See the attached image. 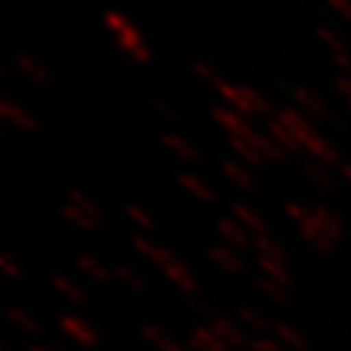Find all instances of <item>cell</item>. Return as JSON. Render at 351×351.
Here are the masks:
<instances>
[{"label": "cell", "mask_w": 351, "mask_h": 351, "mask_svg": "<svg viewBox=\"0 0 351 351\" xmlns=\"http://www.w3.org/2000/svg\"><path fill=\"white\" fill-rule=\"evenodd\" d=\"M219 96L228 103L230 110L240 112L242 117H263L271 112V103L261 94V91L251 89L240 82H223L219 89Z\"/></svg>", "instance_id": "2"}, {"label": "cell", "mask_w": 351, "mask_h": 351, "mask_svg": "<svg viewBox=\"0 0 351 351\" xmlns=\"http://www.w3.org/2000/svg\"><path fill=\"white\" fill-rule=\"evenodd\" d=\"M213 119L228 132V137H247L254 125L247 121V117H242L240 112L230 108H213Z\"/></svg>", "instance_id": "7"}, {"label": "cell", "mask_w": 351, "mask_h": 351, "mask_svg": "<svg viewBox=\"0 0 351 351\" xmlns=\"http://www.w3.org/2000/svg\"><path fill=\"white\" fill-rule=\"evenodd\" d=\"M0 269H3V274H5V278H10V280H16V278H21V267H19V263L14 261L12 256H0Z\"/></svg>", "instance_id": "40"}, {"label": "cell", "mask_w": 351, "mask_h": 351, "mask_svg": "<svg viewBox=\"0 0 351 351\" xmlns=\"http://www.w3.org/2000/svg\"><path fill=\"white\" fill-rule=\"evenodd\" d=\"M235 315L242 324H247L249 328H254V331H265V328L269 326L265 319V315L261 311H256V308H251V306H240L235 311Z\"/></svg>", "instance_id": "35"}, {"label": "cell", "mask_w": 351, "mask_h": 351, "mask_svg": "<svg viewBox=\"0 0 351 351\" xmlns=\"http://www.w3.org/2000/svg\"><path fill=\"white\" fill-rule=\"evenodd\" d=\"M69 203H73L75 208L85 210L87 215L96 217V219H101V208H98V203L87 196L85 192H80V189H69Z\"/></svg>", "instance_id": "36"}, {"label": "cell", "mask_w": 351, "mask_h": 351, "mask_svg": "<svg viewBox=\"0 0 351 351\" xmlns=\"http://www.w3.org/2000/svg\"><path fill=\"white\" fill-rule=\"evenodd\" d=\"M27 351H60V349H53V347H41V345H34V347H30Z\"/></svg>", "instance_id": "45"}, {"label": "cell", "mask_w": 351, "mask_h": 351, "mask_svg": "<svg viewBox=\"0 0 351 351\" xmlns=\"http://www.w3.org/2000/svg\"><path fill=\"white\" fill-rule=\"evenodd\" d=\"M210 328L217 333V338H219L223 345L228 349H240V347H247V338H244V333L237 328L235 322H230L226 317H210Z\"/></svg>", "instance_id": "13"}, {"label": "cell", "mask_w": 351, "mask_h": 351, "mask_svg": "<svg viewBox=\"0 0 351 351\" xmlns=\"http://www.w3.org/2000/svg\"><path fill=\"white\" fill-rule=\"evenodd\" d=\"M254 244L258 247V256H261V258H269V261L285 263V249L280 247V242L274 240L269 233L254 237Z\"/></svg>", "instance_id": "30"}, {"label": "cell", "mask_w": 351, "mask_h": 351, "mask_svg": "<svg viewBox=\"0 0 351 351\" xmlns=\"http://www.w3.org/2000/svg\"><path fill=\"white\" fill-rule=\"evenodd\" d=\"M62 217H64L69 223H73L75 228L87 230V233H91V230H96L98 226H101V219H96V217L87 215L85 210L75 208L73 203H69V201L64 203V206H62Z\"/></svg>", "instance_id": "26"}, {"label": "cell", "mask_w": 351, "mask_h": 351, "mask_svg": "<svg viewBox=\"0 0 351 351\" xmlns=\"http://www.w3.org/2000/svg\"><path fill=\"white\" fill-rule=\"evenodd\" d=\"M0 117H3L7 123H12L14 128H19L23 132H37L39 130L37 117L30 114V112H27L25 108H21V105L12 103L10 98H3V101H0Z\"/></svg>", "instance_id": "6"}, {"label": "cell", "mask_w": 351, "mask_h": 351, "mask_svg": "<svg viewBox=\"0 0 351 351\" xmlns=\"http://www.w3.org/2000/svg\"><path fill=\"white\" fill-rule=\"evenodd\" d=\"M75 265H78V269L85 274V276L96 280V283H108L110 276H114V271L94 256H80L78 261H75Z\"/></svg>", "instance_id": "25"}, {"label": "cell", "mask_w": 351, "mask_h": 351, "mask_svg": "<svg viewBox=\"0 0 351 351\" xmlns=\"http://www.w3.org/2000/svg\"><path fill=\"white\" fill-rule=\"evenodd\" d=\"M162 144H165V149H169L176 158L185 160V162H199V160H201L199 149H196V146L189 142L187 137L178 135V132H165Z\"/></svg>", "instance_id": "16"}, {"label": "cell", "mask_w": 351, "mask_h": 351, "mask_svg": "<svg viewBox=\"0 0 351 351\" xmlns=\"http://www.w3.org/2000/svg\"><path fill=\"white\" fill-rule=\"evenodd\" d=\"M340 173H342V178H345L349 185H351V165L349 162H342L340 165Z\"/></svg>", "instance_id": "44"}, {"label": "cell", "mask_w": 351, "mask_h": 351, "mask_svg": "<svg viewBox=\"0 0 351 351\" xmlns=\"http://www.w3.org/2000/svg\"><path fill=\"white\" fill-rule=\"evenodd\" d=\"M274 333H276L280 345H285L290 351H308V347H311L306 335L301 333L299 328L285 324V322H276V324H274Z\"/></svg>", "instance_id": "21"}, {"label": "cell", "mask_w": 351, "mask_h": 351, "mask_svg": "<svg viewBox=\"0 0 351 351\" xmlns=\"http://www.w3.org/2000/svg\"><path fill=\"white\" fill-rule=\"evenodd\" d=\"M256 283H258V290H261L267 299L278 301V304H285V301L290 299V287L280 285L278 280H274L269 276H261Z\"/></svg>", "instance_id": "32"}, {"label": "cell", "mask_w": 351, "mask_h": 351, "mask_svg": "<svg viewBox=\"0 0 351 351\" xmlns=\"http://www.w3.org/2000/svg\"><path fill=\"white\" fill-rule=\"evenodd\" d=\"M221 171L237 189H242V192H251V189L256 187L254 173H251L244 165L235 162V160H223V162H221Z\"/></svg>", "instance_id": "20"}, {"label": "cell", "mask_w": 351, "mask_h": 351, "mask_svg": "<svg viewBox=\"0 0 351 351\" xmlns=\"http://www.w3.org/2000/svg\"><path fill=\"white\" fill-rule=\"evenodd\" d=\"M208 258H210V263H215L217 267H219V269L228 271V274H240V271H244L242 258L237 256L233 249L221 247V244H215V247H210L208 249Z\"/></svg>", "instance_id": "19"}, {"label": "cell", "mask_w": 351, "mask_h": 351, "mask_svg": "<svg viewBox=\"0 0 351 351\" xmlns=\"http://www.w3.org/2000/svg\"><path fill=\"white\" fill-rule=\"evenodd\" d=\"M285 213L292 217L297 223H304L308 219V215H311V208L308 206H301V203H287L285 206Z\"/></svg>", "instance_id": "42"}, {"label": "cell", "mask_w": 351, "mask_h": 351, "mask_svg": "<svg viewBox=\"0 0 351 351\" xmlns=\"http://www.w3.org/2000/svg\"><path fill=\"white\" fill-rule=\"evenodd\" d=\"M228 142H230V149H233L237 156L244 160V162L256 165V167H263L265 165L263 156L247 142V139H242V137H228Z\"/></svg>", "instance_id": "34"}, {"label": "cell", "mask_w": 351, "mask_h": 351, "mask_svg": "<svg viewBox=\"0 0 351 351\" xmlns=\"http://www.w3.org/2000/svg\"><path fill=\"white\" fill-rule=\"evenodd\" d=\"M347 105H349V112H351V101H347Z\"/></svg>", "instance_id": "46"}, {"label": "cell", "mask_w": 351, "mask_h": 351, "mask_svg": "<svg viewBox=\"0 0 351 351\" xmlns=\"http://www.w3.org/2000/svg\"><path fill=\"white\" fill-rule=\"evenodd\" d=\"M269 137H271L274 142H276L285 153H287V151H290V153L304 151V149H301V144H299V139L294 137V132H292L290 128H285V125L280 123L278 119H274V121H269Z\"/></svg>", "instance_id": "27"}, {"label": "cell", "mask_w": 351, "mask_h": 351, "mask_svg": "<svg viewBox=\"0 0 351 351\" xmlns=\"http://www.w3.org/2000/svg\"><path fill=\"white\" fill-rule=\"evenodd\" d=\"M301 173L306 176V180L315 185L322 192H333V189H338V182H335L333 173L328 171L326 165L317 162V160H306L304 165H301Z\"/></svg>", "instance_id": "14"}, {"label": "cell", "mask_w": 351, "mask_h": 351, "mask_svg": "<svg viewBox=\"0 0 351 351\" xmlns=\"http://www.w3.org/2000/svg\"><path fill=\"white\" fill-rule=\"evenodd\" d=\"M142 335H144V340L151 342V345L156 347L158 351H192L189 347L180 345V342H176L171 335H167L162 328H158V326H151V324L144 326Z\"/></svg>", "instance_id": "23"}, {"label": "cell", "mask_w": 351, "mask_h": 351, "mask_svg": "<svg viewBox=\"0 0 351 351\" xmlns=\"http://www.w3.org/2000/svg\"><path fill=\"white\" fill-rule=\"evenodd\" d=\"M249 347L251 351H290L285 345H280L278 340H271V338H256Z\"/></svg>", "instance_id": "41"}, {"label": "cell", "mask_w": 351, "mask_h": 351, "mask_svg": "<svg viewBox=\"0 0 351 351\" xmlns=\"http://www.w3.org/2000/svg\"><path fill=\"white\" fill-rule=\"evenodd\" d=\"M178 185L182 189H187L194 199H199L203 203H213L215 201V192L213 187L208 185L206 180H201L199 176H192V173H178Z\"/></svg>", "instance_id": "24"}, {"label": "cell", "mask_w": 351, "mask_h": 351, "mask_svg": "<svg viewBox=\"0 0 351 351\" xmlns=\"http://www.w3.org/2000/svg\"><path fill=\"white\" fill-rule=\"evenodd\" d=\"M60 328L69 335V338H71V340L75 342V345L87 347V349L98 345V335H96V331L87 324L85 319L73 317V315H64V317H60Z\"/></svg>", "instance_id": "4"}, {"label": "cell", "mask_w": 351, "mask_h": 351, "mask_svg": "<svg viewBox=\"0 0 351 351\" xmlns=\"http://www.w3.org/2000/svg\"><path fill=\"white\" fill-rule=\"evenodd\" d=\"M315 226H317L322 233L328 235L331 240L338 242L342 235H345V223L338 215L333 213V210H328L326 206H313L311 208V217H308Z\"/></svg>", "instance_id": "8"}, {"label": "cell", "mask_w": 351, "mask_h": 351, "mask_svg": "<svg viewBox=\"0 0 351 351\" xmlns=\"http://www.w3.org/2000/svg\"><path fill=\"white\" fill-rule=\"evenodd\" d=\"M16 66L27 80L34 82V85H48V82H51V71H48L39 60H34L32 55L19 53L16 55Z\"/></svg>", "instance_id": "18"}, {"label": "cell", "mask_w": 351, "mask_h": 351, "mask_svg": "<svg viewBox=\"0 0 351 351\" xmlns=\"http://www.w3.org/2000/svg\"><path fill=\"white\" fill-rule=\"evenodd\" d=\"M112 271H114V278L119 280V283H121L123 287H128V290H132V292H144L146 290V280L139 276L135 269H130V267L117 265Z\"/></svg>", "instance_id": "33"}, {"label": "cell", "mask_w": 351, "mask_h": 351, "mask_svg": "<svg viewBox=\"0 0 351 351\" xmlns=\"http://www.w3.org/2000/svg\"><path fill=\"white\" fill-rule=\"evenodd\" d=\"M328 5H331L345 21H351V0H328Z\"/></svg>", "instance_id": "43"}, {"label": "cell", "mask_w": 351, "mask_h": 351, "mask_svg": "<svg viewBox=\"0 0 351 351\" xmlns=\"http://www.w3.org/2000/svg\"><path fill=\"white\" fill-rule=\"evenodd\" d=\"M304 149L311 153V156L317 160V162L326 165V167H335V165H342V158L338 149L328 142V139H324L322 135H317V132H313L311 137L304 139Z\"/></svg>", "instance_id": "9"}, {"label": "cell", "mask_w": 351, "mask_h": 351, "mask_svg": "<svg viewBox=\"0 0 351 351\" xmlns=\"http://www.w3.org/2000/svg\"><path fill=\"white\" fill-rule=\"evenodd\" d=\"M103 21H105V25H108V30L117 37L119 48H121L135 64H149L153 60V53L149 51V46L144 44L137 27L132 25L121 12H114V10L105 12Z\"/></svg>", "instance_id": "1"}, {"label": "cell", "mask_w": 351, "mask_h": 351, "mask_svg": "<svg viewBox=\"0 0 351 351\" xmlns=\"http://www.w3.org/2000/svg\"><path fill=\"white\" fill-rule=\"evenodd\" d=\"M125 215L130 217V221L132 223H137L139 228H146V230H151L153 226H156V221H153V217L146 213L144 208H139V206H128L125 208Z\"/></svg>", "instance_id": "38"}, {"label": "cell", "mask_w": 351, "mask_h": 351, "mask_svg": "<svg viewBox=\"0 0 351 351\" xmlns=\"http://www.w3.org/2000/svg\"><path fill=\"white\" fill-rule=\"evenodd\" d=\"M132 247H135V249L139 251V254H142L149 263L158 265L160 269H162L165 265H169V263L173 261V258H176L169 249L160 247V244L151 242V240H146V237H139V235L132 237Z\"/></svg>", "instance_id": "17"}, {"label": "cell", "mask_w": 351, "mask_h": 351, "mask_svg": "<svg viewBox=\"0 0 351 351\" xmlns=\"http://www.w3.org/2000/svg\"><path fill=\"white\" fill-rule=\"evenodd\" d=\"M276 119L285 125V128H290L294 132V137L299 139L301 149H304V139H308L315 132L313 125H311V119H308L304 112L292 110V108H280L276 112Z\"/></svg>", "instance_id": "10"}, {"label": "cell", "mask_w": 351, "mask_h": 351, "mask_svg": "<svg viewBox=\"0 0 351 351\" xmlns=\"http://www.w3.org/2000/svg\"><path fill=\"white\" fill-rule=\"evenodd\" d=\"M151 105H153V110H156L160 117L167 119V121H171V123H180V121H182V119H180V112L176 110V108H171V105L167 103L165 98H153Z\"/></svg>", "instance_id": "39"}, {"label": "cell", "mask_w": 351, "mask_h": 351, "mask_svg": "<svg viewBox=\"0 0 351 351\" xmlns=\"http://www.w3.org/2000/svg\"><path fill=\"white\" fill-rule=\"evenodd\" d=\"M192 69H194V73L199 75V78H201L203 82H206V85L215 87L217 91H219L223 82H226V80H221V75L217 73L213 66H208L206 62H199V60H196V62H192Z\"/></svg>", "instance_id": "37"}, {"label": "cell", "mask_w": 351, "mask_h": 351, "mask_svg": "<svg viewBox=\"0 0 351 351\" xmlns=\"http://www.w3.org/2000/svg\"><path fill=\"white\" fill-rule=\"evenodd\" d=\"M217 230H219V235L223 237V242H228L233 249H249L251 242H254V237L249 235V230L242 226V223H237L235 219H230V217H221L219 221H217Z\"/></svg>", "instance_id": "11"}, {"label": "cell", "mask_w": 351, "mask_h": 351, "mask_svg": "<svg viewBox=\"0 0 351 351\" xmlns=\"http://www.w3.org/2000/svg\"><path fill=\"white\" fill-rule=\"evenodd\" d=\"M230 213H233V219L237 223H242L254 237L269 233V230H267V221L256 213V208H249V206H244V203H233V206H230Z\"/></svg>", "instance_id": "15"}, {"label": "cell", "mask_w": 351, "mask_h": 351, "mask_svg": "<svg viewBox=\"0 0 351 351\" xmlns=\"http://www.w3.org/2000/svg\"><path fill=\"white\" fill-rule=\"evenodd\" d=\"M162 274L171 280L176 287H178L180 292L196 294V290H199V283H196L194 274L189 271V267L182 263V261H178V258H173L169 265H165L162 267Z\"/></svg>", "instance_id": "12"}, {"label": "cell", "mask_w": 351, "mask_h": 351, "mask_svg": "<svg viewBox=\"0 0 351 351\" xmlns=\"http://www.w3.org/2000/svg\"><path fill=\"white\" fill-rule=\"evenodd\" d=\"M7 319H10L12 324L23 333L37 335L41 331V324L37 322V317H32L30 313L21 311V308H10V311H7Z\"/></svg>", "instance_id": "31"}, {"label": "cell", "mask_w": 351, "mask_h": 351, "mask_svg": "<svg viewBox=\"0 0 351 351\" xmlns=\"http://www.w3.org/2000/svg\"><path fill=\"white\" fill-rule=\"evenodd\" d=\"M292 98H294V103L299 105V110L304 112L308 119H326L328 105H326L324 98L317 94V91L299 85V87H294Z\"/></svg>", "instance_id": "5"}, {"label": "cell", "mask_w": 351, "mask_h": 351, "mask_svg": "<svg viewBox=\"0 0 351 351\" xmlns=\"http://www.w3.org/2000/svg\"><path fill=\"white\" fill-rule=\"evenodd\" d=\"M317 37H319L322 44L328 48V53H331L335 64L345 71V75H351V53H349V48H347L345 41H342L340 34L335 30H331V27L319 25L317 27Z\"/></svg>", "instance_id": "3"}, {"label": "cell", "mask_w": 351, "mask_h": 351, "mask_svg": "<svg viewBox=\"0 0 351 351\" xmlns=\"http://www.w3.org/2000/svg\"><path fill=\"white\" fill-rule=\"evenodd\" d=\"M258 263H261L263 276H269L274 280H278L280 285L292 287V274H290V269H287V263L269 261V258H261V256H258Z\"/></svg>", "instance_id": "28"}, {"label": "cell", "mask_w": 351, "mask_h": 351, "mask_svg": "<svg viewBox=\"0 0 351 351\" xmlns=\"http://www.w3.org/2000/svg\"><path fill=\"white\" fill-rule=\"evenodd\" d=\"M53 285L55 290H58L60 294H64V297L69 301H73V304H85V290L75 283V280H71L69 276H64V274H55L53 276Z\"/></svg>", "instance_id": "29"}, {"label": "cell", "mask_w": 351, "mask_h": 351, "mask_svg": "<svg viewBox=\"0 0 351 351\" xmlns=\"http://www.w3.org/2000/svg\"><path fill=\"white\" fill-rule=\"evenodd\" d=\"M189 349L192 351H228V347L217 338V333L213 328H194L192 335H189Z\"/></svg>", "instance_id": "22"}]
</instances>
